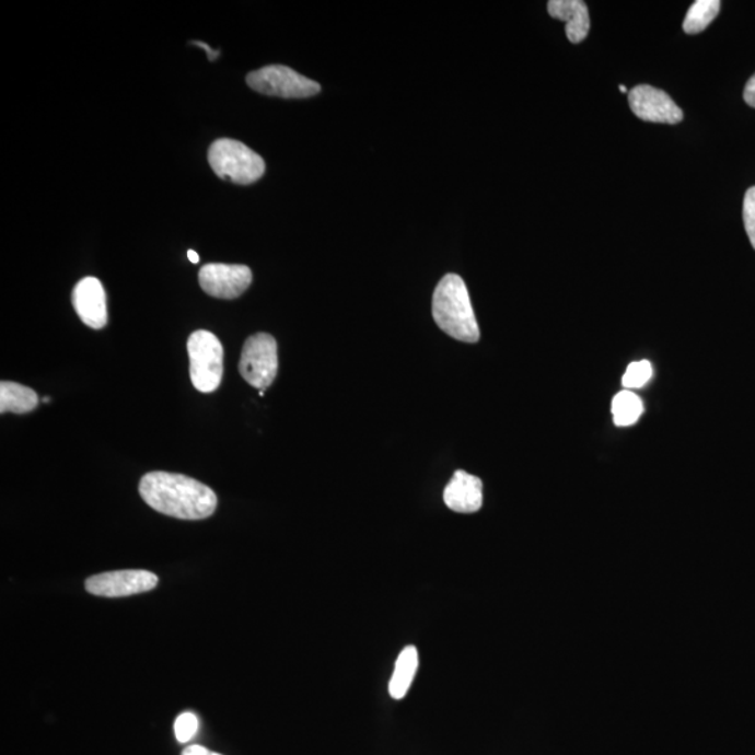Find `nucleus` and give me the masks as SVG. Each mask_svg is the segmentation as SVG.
Listing matches in <instances>:
<instances>
[{"label":"nucleus","mask_w":755,"mask_h":755,"mask_svg":"<svg viewBox=\"0 0 755 755\" xmlns=\"http://www.w3.org/2000/svg\"><path fill=\"white\" fill-rule=\"evenodd\" d=\"M140 497L154 511L185 521H200L213 515L218 496L193 477L169 472H151L142 477Z\"/></svg>","instance_id":"f257e3e1"},{"label":"nucleus","mask_w":755,"mask_h":755,"mask_svg":"<svg viewBox=\"0 0 755 755\" xmlns=\"http://www.w3.org/2000/svg\"><path fill=\"white\" fill-rule=\"evenodd\" d=\"M432 315L437 325L453 339L476 344L480 339L469 291L461 276L446 275L432 297Z\"/></svg>","instance_id":"f03ea898"},{"label":"nucleus","mask_w":755,"mask_h":755,"mask_svg":"<svg viewBox=\"0 0 755 755\" xmlns=\"http://www.w3.org/2000/svg\"><path fill=\"white\" fill-rule=\"evenodd\" d=\"M208 159L219 178L239 185L256 183L266 171L265 160L234 139L216 140L210 146Z\"/></svg>","instance_id":"7ed1b4c3"},{"label":"nucleus","mask_w":755,"mask_h":755,"mask_svg":"<svg viewBox=\"0 0 755 755\" xmlns=\"http://www.w3.org/2000/svg\"><path fill=\"white\" fill-rule=\"evenodd\" d=\"M190 381L199 392L211 394L223 380L224 350L219 337L196 330L188 339Z\"/></svg>","instance_id":"20e7f679"},{"label":"nucleus","mask_w":755,"mask_h":755,"mask_svg":"<svg viewBox=\"0 0 755 755\" xmlns=\"http://www.w3.org/2000/svg\"><path fill=\"white\" fill-rule=\"evenodd\" d=\"M246 83L255 92L270 97L309 98L321 92L320 83L281 65H271L251 72L246 76Z\"/></svg>","instance_id":"39448f33"},{"label":"nucleus","mask_w":755,"mask_h":755,"mask_svg":"<svg viewBox=\"0 0 755 755\" xmlns=\"http://www.w3.org/2000/svg\"><path fill=\"white\" fill-rule=\"evenodd\" d=\"M279 360H277V344L274 336L258 334L245 341L241 352L240 372L251 386L265 391L274 384Z\"/></svg>","instance_id":"423d86ee"},{"label":"nucleus","mask_w":755,"mask_h":755,"mask_svg":"<svg viewBox=\"0 0 755 755\" xmlns=\"http://www.w3.org/2000/svg\"><path fill=\"white\" fill-rule=\"evenodd\" d=\"M158 583V576L150 571H113L90 577L85 581V591L95 596L125 597L153 591Z\"/></svg>","instance_id":"0eeeda50"},{"label":"nucleus","mask_w":755,"mask_h":755,"mask_svg":"<svg viewBox=\"0 0 755 755\" xmlns=\"http://www.w3.org/2000/svg\"><path fill=\"white\" fill-rule=\"evenodd\" d=\"M251 283L252 271L245 265L208 264L199 271L201 290L214 299H239Z\"/></svg>","instance_id":"6e6552de"},{"label":"nucleus","mask_w":755,"mask_h":755,"mask_svg":"<svg viewBox=\"0 0 755 755\" xmlns=\"http://www.w3.org/2000/svg\"><path fill=\"white\" fill-rule=\"evenodd\" d=\"M628 103L632 113L647 123L674 125L683 120V111L671 95L652 85L641 84L634 88L628 94Z\"/></svg>","instance_id":"1a4fd4ad"},{"label":"nucleus","mask_w":755,"mask_h":755,"mask_svg":"<svg viewBox=\"0 0 755 755\" xmlns=\"http://www.w3.org/2000/svg\"><path fill=\"white\" fill-rule=\"evenodd\" d=\"M72 304L76 314L85 326L98 330L107 325V295H105L103 284L95 277H85L76 284Z\"/></svg>","instance_id":"9d476101"},{"label":"nucleus","mask_w":755,"mask_h":755,"mask_svg":"<svg viewBox=\"0 0 755 755\" xmlns=\"http://www.w3.org/2000/svg\"><path fill=\"white\" fill-rule=\"evenodd\" d=\"M444 501L450 510L460 513H473L483 506V483L469 473L457 471L448 483Z\"/></svg>","instance_id":"9b49d317"},{"label":"nucleus","mask_w":755,"mask_h":755,"mask_svg":"<svg viewBox=\"0 0 755 755\" xmlns=\"http://www.w3.org/2000/svg\"><path fill=\"white\" fill-rule=\"evenodd\" d=\"M548 13L553 19L566 23V33L572 44L582 43L591 28L588 7L582 0H551Z\"/></svg>","instance_id":"f8f14e48"},{"label":"nucleus","mask_w":755,"mask_h":755,"mask_svg":"<svg viewBox=\"0 0 755 755\" xmlns=\"http://www.w3.org/2000/svg\"><path fill=\"white\" fill-rule=\"evenodd\" d=\"M419 669V652L416 647H406L396 659L395 671L390 683L392 698L402 699L409 692Z\"/></svg>","instance_id":"ddd939ff"},{"label":"nucleus","mask_w":755,"mask_h":755,"mask_svg":"<svg viewBox=\"0 0 755 755\" xmlns=\"http://www.w3.org/2000/svg\"><path fill=\"white\" fill-rule=\"evenodd\" d=\"M38 395L32 387L18 384V382L2 381L0 384V413L12 411L16 415H25L38 406Z\"/></svg>","instance_id":"4468645a"},{"label":"nucleus","mask_w":755,"mask_h":755,"mask_svg":"<svg viewBox=\"0 0 755 755\" xmlns=\"http://www.w3.org/2000/svg\"><path fill=\"white\" fill-rule=\"evenodd\" d=\"M612 413L617 427L634 426L643 413V403L634 392L626 390L614 396Z\"/></svg>","instance_id":"2eb2a0df"},{"label":"nucleus","mask_w":755,"mask_h":755,"mask_svg":"<svg viewBox=\"0 0 755 755\" xmlns=\"http://www.w3.org/2000/svg\"><path fill=\"white\" fill-rule=\"evenodd\" d=\"M721 2L719 0H697L689 8L683 28L687 34L704 32L718 16Z\"/></svg>","instance_id":"dca6fc26"},{"label":"nucleus","mask_w":755,"mask_h":755,"mask_svg":"<svg viewBox=\"0 0 755 755\" xmlns=\"http://www.w3.org/2000/svg\"><path fill=\"white\" fill-rule=\"evenodd\" d=\"M652 372L649 361L631 362L623 376V385L627 391L639 390L651 381Z\"/></svg>","instance_id":"f3484780"},{"label":"nucleus","mask_w":755,"mask_h":755,"mask_svg":"<svg viewBox=\"0 0 755 755\" xmlns=\"http://www.w3.org/2000/svg\"><path fill=\"white\" fill-rule=\"evenodd\" d=\"M199 730V719L193 712L181 713L174 723L175 737L179 743H188Z\"/></svg>","instance_id":"a211bd4d"},{"label":"nucleus","mask_w":755,"mask_h":755,"mask_svg":"<svg viewBox=\"0 0 755 755\" xmlns=\"http://www.w3.org/2000/svg\"><path fill=\"white\" fill-rule=\"evenodd\" d=\"M743 220L744 226H746L750 243H752L753 248L755 249V186L750 188L746 196H744Z\"/></svg>","instance_id":"6ab92c4d"},{"label":"nucleus","mask_w":755,"mask_h":755,"mask_svg":"<svg viewBox=\"0 0 755 755\" xmlns=\"http://www.w3.org/2000/svg\"><path fill=\"white\" fill-rule=\"evenodd\" d=\"M744 101H746L750 107L755 108V74L748 80L746 89H744Z\"/></svg>","instance_id":"aec40b11"},{"label":"nucleus","mask_w":755,"mask_h":755,"mask_svg":"<svg viewBox=\"0 0 755 755\" xmlns=\"http://www.w3.org/2000/svg\"><path fill=\"white\" fill-rule=\"evenodd\" d=\"M181 755H221L219 753L209 752L208 748L201 746H189L186 747Z\"/></svg>","instance_id":"412c9836"},{"label":"nucleus","mask_w":755,"mask_h":755,"mask_svg":"<svg viewBox=\"0 0 755 755\" xmlns=\"http://www.w3.org/2000/svg\"><path fill=\"white\" fill-rule=\"evenodd\" d=\"M193 44L198 45V47L204 48L206 50V54H208V57L210 60H214L220 55V50H213L209 47V45H206L205 43H193Z\"/></svg>","instance_id":"4be33fe9"},{"label":"nucleus","mask_w":755,"mask_h":755,"mask_svg":"<svg viewBox=\"0 0 755 755\" xmlns=\"http://www.w3.org/2000/svg\"><path fill=\"white\" fill-rule=\"evenodd\" d=\"M188 258L190 262H193V264H195V265L199 264V255L196 254L195 251H193V249L188 251Z\"/></svg>","instance_id":"5701e85b"},{"label":"nucleus","mask_w":755,"mask_h":755,"mask_svg":"<svg viewBox=\"0 0 755 755\" xmlns=\"http://www.w3.org/2000/svg\"><path fill=\"white\" fill-rule=\"evenodd\" d=\"M618 89H620V92H622V93H627V88H626V85H620V88H618Z\"/></svg>","instance_id":"b1692460"},{"label":"nucleus","mask_w":755,"mask_h":755,"mask_svg":"<svg viewBox=\"0 0 755 755\" xmlns=\"http://www.w3.org/2000/svg\"><path fill=\"white\" fill-rule=\"evenodd\" d=\"M43 402H44V403H48V402H49V397H48V396H47V397H44Z\"/></svg>","instance_id":"393cba45"},{"label":"nucleus","mask_w":755,"mask_h":755,"mask_svg":"<svg viewBox=\"0 0 755 755\" xmlns=\"http://www.w3.org/2000/svg\"><path fill=\"white\" fill-rule=\"evenodd\" d=\"M259 396H265V391H259Z\"/></svg>","instance_id":"a878e982"}]
</instances>
